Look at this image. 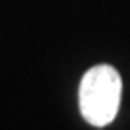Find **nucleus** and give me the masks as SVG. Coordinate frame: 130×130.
Masks as SVG:
<instances>
[{"mask_svg": "<svg viewBox=\"0 0 130 130\" xmlns=\"http://www.w3.org/2000/svg\"><path fill=\"white\" fill-rule=\"evenodd\" d=\"M121 76L112 65L90 67L79 81V112L92 126H105L118 116L121 100Z\"/></svg>", "mask_w": 130, "mask_h": 130, "instance_id": "obj_1", "label": "nucleus"}]
</instances>
